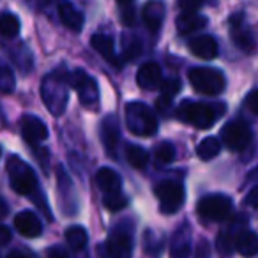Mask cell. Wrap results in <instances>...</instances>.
<instances>
[{
    "instance_id": "21",
    "label": "cell",
    "mask_w": 258,
    "mask_h": 258,
    "mask_svg": "<svg viewBox=\"0 0 258 258\" xmlns=\"http://www.w3.org/2000/svg\"><path fill=\"white\" fill-rule=\"evenodd\" d=\"M235 249L239 254L246 258L256 256L258 254V235L251 230H242L239 235L235 237Z\"/></svg>"
},
{
    "instance_id": "40",
    "label": "cell",
    "mask_w": 258,
    "mask_h": 258,
    "mask_svg": "<svg viewBox=\"0 0 258 258\" xmlns=\"http://www.w3.org/2000/svg\"><path fill=\"white\" fill-rule=\"evenodd\" d=\"M8 258H36V256L30 253H25V251H13V253H9Z\"/></svg>"
},
{
    "instance_id": "4",
    "label": "cell",
    "mask_w": 258,
    "mask_h": 258,
    "mask_svg": "<svg viewBox=\"0 0 258 258\" xmlns=\"http://www.w3.org/2000/svg\"><path fill=\"white\" fill-rule=\"evenodd\" d=\"M8 173L13 189L23 197H30L37 189V179L34 170L27 163H23L18 156H11L8 159Z\"/></svg>"
},
{
    "instance_id": "29",
    "label": "cell",
    "mask_w": 258,
    "mask_h": 258,
    "mask_svg": "<svg viewBox=\"0 0 258 258\" xmlns=\"http://www.w3.org/2000/svg\"><path fill=\"white\" fill-rule=\"evenodd\" d=\"M187 254H189V237H187V233H182V230H180L177 233L175 240H173L172 258H187Z\"/></svg>"
},
{
    "instance_id": "28",
    "label": "cell",
    "mask_w": 258,
    "mask_h": 258,
    "mask_svg": "<svg viewBox=\"0 0 258 258\" xmlns=\"http://www.w3.org/2000/svg\"><path fill=\"white\" fill-rule=\"evenodd\" d=\"M103 204L108 211L117 212L120 209H124L127 205V198L120 193V191H110V193H104L103 197Z\"/></svg>"
},
{
    "instance_id": "15",
    "label": "cell",
    "mask_w": 258,
    "mask_h": 258,
    "mask_svg": "<svg viewBox=\"0 0 258 258\" xmlns=\"http://www.w3.org/2000/svg\"><path fill=\"white\" fill-rule=\"evenodd\" d=\"M163 82V73L159 64L156 62H147L138 69L137 75V83L140 85V89L144 90H154L156 87H159Z\"/></svg>"
},
{
    "instance_id": "30",
    "label": "cell",
    "mask_w": 258,
    "mask_h": 258,
    "mask_svg": "<svg viewBox=\"0 0 258 258\" xmlns=\"http://www.w3.org/2000/svg\"><path fill=\"white\" fill-rule=\"evenodd\" d=\"M156 159L163 165H168L175 159V147H173L170 142H161V144L156 147Z\"/></svg>"
},
{
    "instance_id": "6",
    "label": "cell",
    "mask_w": 258,
    "mask_h": 258,
    "mask_svg": "<svg viewBox=\"0 0 258 258\" xmlns=\"http://www.w3.org/2000/svg\"><path fill=\"white\" fill-rule=\"evenodd\" d=\"M159 200V209L163 214H175L184 204V187L177 180H161L154 189Z\"/></svg>"
},
{
    "instance_id": "13",
    "label": "cell",
    "mask_w": 258,
    "mask_h": 258,
    "mask_svg": "<svg viewBox=\"0 0 258 258\" xmlns=\"http://www.w3.org/2000/svg\"><path fill=\"white\" fill-rule=\"evenodd\" d=\"M15 228L23 237H29V239H36V237H39L43 233V225H41L39 218L30 211H23L16 214Z\"/></svg>"
},
{
    "instance_id": "9",
    "label": "cell",
    "mask_w": 258,
    "mask_h": 258,
    "mask_svg": "<svg viewBox=\"0 0 258 258\" xmlns=\"http://www.w3.org/2000/svg\"><path fill=\"white\" fill-rule=\"evenodd\" d=\"M221 140L232 152H240L251 144L253 133L246 122L232 120L221 129Z\"/></svg>"
},
{
    "instance_id": "7",
    "label": "cell",
    "mask_w": 258,
    "mask_h": 258,
    "mask_svg": "<svg viewBox=\"0 0 258 258\" xmlns=\"http://www.w3.org/2000/svg\"><path fill=\"white\" fill-rule=\"evenodd\" d=\"M232 200L225 195H207L198 202V216L204 221L218 223L225 221L232 212Z\"/></svg>"
},
{
    "instance_id": "27",
    "label": "cell",
    "mask_w": 258,
    "mask_h": 258,
    "mask_svg": "<svg viewBox=\"0 0 258 258\" xmlns=\"http://www.w3.org/2000/svg\"><path fill=\"white\" fill-rule=\"evenodd\" d=\"M16 89V80L13 69L0 58V92L9 94Z\"/></svg>"
},
{
    "instance_id": "1",
    "label": "cell",
    "mask_w": 258,
    "mask_h": 258,
    "mask_svg": "<svg viewBox=\"0 0 258 258\" xmlns=\"http://www.w3.org/2000/svg\"><path fill=\"white\" fill-rule=\"evenodd\" d=\"M41 96L46 108L53 115H62L69 99V75L60 71L50 73L41 83Z\"/></svg>"
},
{
    "instance_id": "41",
    "label": "cell",
    "mask_w": 258,
    "mask_h": 258,
    "mask_svg": "<svg viewBox=\"0 0 258 258\" xmlns=\"http://www.w3.org/2000/svg\"><path fill=\"white\" fill-rule=\"evenodd\" d=\"M6 214H8V205H6V202L0 198V218L6 216Z\"/></svg>"
},
{
    "instance_id": "37",
    "label": "cell",
    "mask_w": 258,
    "mask_h": 258,
    "mask_svg": "<svg viewBox=\"0 0 258 258\" xmlns=\"http://www.w3.org/2000/svg\"><path fill=\"white\" fill-rule=\"evenodd\" d=\"M244 204L249 205V207H253V209H258V186L253 187V189H251L249 193H247V197H246V200H244Z\"/></svg>"
},
{
    "instance_id": "31",
    "label": "cell",
    "mask_w": 258,
    "mask_h": 258,
    "mask_svg": "<svg viewBox=\"0 0 258 258\" xmlns=\"http://www.w3.org/2000/svg\"><path fill=\"white\" fill-rule=\"evenodd\" d=\"M142 53V43L137 39V37H124V58L127 60H133L138 55Z\"/></svg>"
},
{
    "instance_id": "2",
    "label": "cell",
    "mask_w": 258,
    "mask_h": 258,
    "mask_svg": "<svg viewBox=\"0 0 258 258\" xmlns=\"http://www.w3.org/2000/svg\"><path fill=\"white\" fill-rule=\"evenodd\" d=\"M127 129L137 137H152L158 131V118L154 111L144 103L133 101L124 110Z\"/></svg>"
},
{
    "instance_id": "19",
    "label": "cell",
    "mask_w": 258,
    "mask_h": 258,
    "mask_svg": "<svg viewBox=\"0 0 258 258\" xmlns=\"http://www.w3.org/2000/svg\"><path fill=\"white\" fill-rule=\"evenodd\" d=\"M57 13H58V18L60 22L68 27L69 30L73 32H80L83 27V15L71 4L68 0H60V4L57 8Z\"/></svg>"
},
{
    "instance_id": "32",
    "label": "cell",
    "mask_w": 258,
    "mask_h": 258,
    "mask_svg": "<svg viewBox=\"0 0 258 258\" xmlns=\"http://www.w3.org/2000/svg\"><path fill=\"white\" fill-rule=\"evenodd\" d=\"M159 87H161V96L173 97V96H177V94H179L180 82L177 78H168V80H163Z\"/></svg>"
},
{
    "instance_id": "39",
    "label": "cell",
    "mask_w": 258,
    "mask_h": 258,
    "mask_svg": "<svg viewBox=\"0 0 258 258\" xmlns=\"http://www.w3.org/2000/svg\"><path fill=\"white\" fill-rule=\"evenodd\" d=\"M11 240V232H9L8 226L0 225V246H6Z\"/></svg>"
},
{
    "instance_id": "22",
    "label": "cell",
    "mask_w": 258,
    "mask_h": 258,
    "mask_svg": "<svg viewBox=\"0 0 258 258\" xmlns=\"http://www.w3.org/2000/svg\"><path fill=\"white\" fill-rule=\"evenodd\" d=\"M96 182L104 193H110V191H120L122 180L118 177V173L115 170L108 168V166H103V168L97 170L96 173Z\"/></svg>"
},
{
    "instance_id": "5",
    "label": "cell",
    "mask_w": 258,
    "mask_h": 258,
    "mask_svg": "<svg viewBox=\"0 0 258 258\" xmlns=\"http://www.w3.org/2000/svg\"><path fill=\"white\" fill-rule=\"evenodd\" d=\"M177 117L197 129H209L214 125L216 118H218V111L211 104L184 101L177 110Z\"/></svg>"
},
{
    "instance_id": "17",
    "label": "cell",
    "mask_w": 258,
    "mask_h": 258,
    "mask_svg": "<svg viewBox=\"0 0 258 258\" xmlns=\"http://www.w3.org/2000/svg\"><path fill=\"white\" fill-rule=\"evenodd\" d=\"M189 51L204 60L218 57V43L212 36H197L189 41Z\"/></svg>"
},
{
    "instance_id": "16",
    "label": "cell",
    "mask_w": 258,
    "mask_h": 258,
    "mask_svg": "<svg viewBox=\"0 0 258 258\" xmlns=\"http://www.w3.org/2000/svg\"><path fill=\"white\" fill-rule=\"evenodd\" d=\"M118 137H120V129H118L117 118L111 117V115L104 117L103 122H101V140H103L104 149L110 156H115Z\"/></svg>"
},
{
    "instance_id": "14",
    "label": "cell",
    "mask_w": 258,
    "mask_h": 258,
    "mask_svg": "<svg viewBox=\"0 0 258 258\" xmlns=\"http://www.w3.org/2000/svg\"><path fill=\"white\" fill-rule=\"evenodd\" d=\"M230 25H232V41L239 50L242 51H253L254 48V37L249 30L244 27L242 16L235 15L230 18Z\"/></svg>"
},
{
    "instance_id": "18",
    "label": "cell",
    "mask_w": 258,
    "mask_h": 258,
    "mask_svg": "<svg viewBox=\"0 0 258 258\" xmlns=\"http://www.w3.org/2000/svg\"><path fill=\"white\" fill-rule=\"evenodd\" d=\"M92 48L108 62V64L115 66V68H120V60L115 55V46H113V39L106 34H94L92 39H90Z\"/></svg>"
},
{
    "instance_id": "3",
    "label": "cell",
    "mask_w": 258,
    "mask_h": 258,
    "mask_svg": "<svg viewBox=\"0 0 258 258\" xmlns=\"http://www.w3.org/2000/svg\"><path fill=\"white\" fill-rule=\"evenodd\" d=\"M189 83L197 92L205 96H218L225 90V76L214 68H193L187 73Z\"/></svg>"
},
{
    "instance_id": "33",
    "label": "cell",
    "mask_w": 258,
    "mask_h": 258,
    "mask_svg": "<svg viewBox=\"0 0 258 258\" xmlns=\"http://www.w3.org/2000/svg\"><path fill=\"white\" fill-rule=\"evenodd\" d=\"M122 23L125 27H133L137 23V13H135V8L131 6H124V11H122Z\"/></svg>"
},
{
    "instance_id": "25",
    "label": "cell",
    "mask_w": 258,
    "mask_h": 258,
    "mask_svg": "<svg viewBox=\"0 0 258 258\" xmlns=\"http://www.w3.org/2000/svg\"><path fill=\"white\" fill-rule=\"evenodd\" d=\"M66 240H68L71 249L82 251L87 246V242H89V235H87V230L83 226L75 225L66 230Z\"/></svg>"
},
{
    "instance_id": "42",
    "label": "cell",
    "mask_w": 258,
    "mask_h": 258,
    "mask_svg": "<svg viewBox=\"0 0 258 258\" xmlns=\"http://www.w3.org/2000/svg\"><path fill=\"white\" fill-rule=\"evenodd\" d=\"M117 2L120 6H131V4H133V0H117Z\"/></svg>"
},
{
    "instance_id": "11",
    "label": "cell",
    "mask_w": 258,
    "mask_h": 258,
    "mask_svg": "<svg viewBox=\"0 0 258 258\" xmlns=\"http://www.w3.org/2000/svg\"><path fill=\"white\" fill-rule=\"evenodd\" d=\"M22 137L27 144L37 145L48 138V127L36 115H25L22 118Z\"/></svg>"
},
{
    "instance_id": "10",
    "label": "cell",
    "mask_w": 258,
    "mask_h": 258,
    "mask_svg": "<svg viewBox=\"0 0 258 258\" xmlns=\"http://www.w3.org/2000/svg\"><path fill=\"white\" fill-rule=\"evenodd\" d=\"M133 237L125 228H115L103 246V258H131Z\"/></svg>"
},
{
    "instance_id": "38",
    "label": "cell",
    "mask_w": 258,
    "mask_h": 258,
    "mask_svg": "<svg viewBox=\"0 0 258 258\" xmlns=\"http://www.w3.org/2000/svg\"><path fill=\"white\" fill-rule=\"evenodd\" d=\"M170 104H172V97H166V96H161L158 99V110L161 111V113H166V111L170 110Z\"/></svg>"
},
{
    "instance_id": "43",
    "label": "cell",
    "mask_w": 258,
    "mask_h": 258,
    "mask_svg": "<svg viewBox=\"0 0 258 258\" xmlns=\"http://www.w3.org/2000/svg\"><path fill=\"white\" fill-rule=\"evenodd\" d=\"M0 154H2V149H0Z\"/></svg>"
},
{
    "instance_id": "34",
    "label": "cell",
    "mask_w": 258,
    "mask_h": 258,
    "mask_svg": "<svg viewBox=\"0 0 258 258\" xmlns=\"http://www.w3.org/2000/svg\"><path fill=\"white\" fill-rule=\"evenodd\" d=\"M246 108L251 111V113L258 115V90H251L246 96V101H244Z\"/></svg>"
},
{
    "instance_id": "36",
    "label": "cell",
    "mask_w": 258,
    "mask_h": 258,
    "mask_svg": "<svg viewBox=\"0 0 258 258\" xmlns=\"http://www.w3.org/2000/svg\"><path fill=\"white\" fill-rule=\"evenodd\" d=\"M46 258H69V253L60 246H51L46 251Z\"/></svg>"
},
{
    "instance_id": "20",
    "label": "cell",
    "mask_w": 258,
    "mask_h": 258,
    "mask_svg": "<svg viewBox=\"0 0 258 258\" xmlns=\"http://www.w3.org/2000/svg\"><path fill=\"white\" fill-rule=\"evenodd\" d=\"M207 25V18L202 15H198L197 11H182L177 18V30L182 36L187 34H195L198 30H202Z\"/></svg>"
},
{
    "instance_id": "35",
    "label": "cell",
    "mask_w": 258,
    "mask_h": 258,
    "mask_svg": "<svg viewBox=\"0 0 258 258\" xmlns=\"http://www.w3.org/2000/svg\"><path fill=\"white\" fill-rule=\"evenodd\" d=\"M207 0H180V8L182 11H198V8L205 4Z\"/></svg>"
},
{
    "instance_id": "12",
    "label": "cell",
    "mask_w": 258,
    "mask_h": 258,
    "mask_svg": "<svg viewBox=\"0 0 258 258\" xmlns=\"http://www.w3.org/2000/svg\"><path fill=\"white\" fill-rule=\"evenodd\" d=\"M165 13L166 6L163 0H149L142 9V20L151 32H158L163 25V20H165Z\"/></svg>"
},
{
    "instance_id": "26",
    "label": "cell",
    "mask_w": 258,
    "mask_h": 258,
    "mask_svg": "<svg viewBox=\"0 0 258 258\" xmlns=\"http://www.w3.org/2000/svg\"><path fill=\"white\" fill-rule=\"evenodd\" d=\"M125 158H127V163L133 168L142 170L147 166L149 163V152L145 151L144 147H138V145H129L125 149Z\"/></svg>"
},
{
    "instance_id": "8",
    "label": "cell",
    "mask_w": 258,
    "mask_h": 258,
    "mask_svg": "<svg viewBox=\"0 0 258 258\" xmlns=\"http://www.w3.org/2000/svg\"><path fill=\"white\" fill-rule=\"evenodd\" d=\"M69 85L76 90L83 106L92 108L97 103V99H99V89H97L96 80L89 73L83 71V69H75L69 75Z\"/></svg>"
},
{
    "instance_id": "24",
    "label": "cell",
    "mask_w": 258,
    "mask_h": 258,
    "mask_svg": "<svg viewBox=\"0 0 258 258\" xmlns=\"http://www.w3.org/2000/svg\"><path fill=\"white\" fill-rule=\"evenodd\" d=\"M221 152V142L214 137H207L198 144L197 147V156L204 161H211L216 156Z\"/></svg>"
},
{
    "instance_id": "23",
    "label": "cell",
    "mask_w": 258,
    "mask_h": 258,
    "mask_svg": "<svg viewBox=\"0 0 258 258\" xmlns=\"http://www.w3.org/2000/svg\"><path fill=\"white\" fill-rule=\"evenodd\" d=\"M20 18L13 13H2L0 15V36L6 37V39H13L20 34Z\"/></svg>"
}]
</instances>
